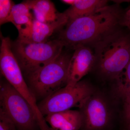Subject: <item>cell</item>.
Here are the masks:
<instances>
[{
  "instance_id": "cell-1",
  "label": "cell",
  "mask_w": 130,
  "mask_h": 130,
  "mask_svg": "<svg viewBox=\"0 0 130 130\" xmlns=\"http://www.w3.org/2000/svg\"><path fill=\"white\" fill-rule=\"evenodd\" d=\"M122 15L118 5H107L92 14L68 22L58 39L64 47L72 50L80 45L94 46L117 30Z\"/></svg>"
},
{
  "instance_id": "cell-2",
  "label": "cell",
  "mask_w": 130,
  "mask_h": 130,
  "mask_svg": "<svg viewBox=\"0 0 130 130\" xmlns=\"http://www.w3.org/2000/svg\"><path fill=\"white\" fill-rule=\"evenodd\" d=\"M95 64L103 76L116 79L130 61V36L117 30L95 45Z\"/></svg>"
},
{
  "instance_id": "cell-3",
  "label": "cell",
  "mask_w": 130,
  "mask_h": 130,
  "mask_svg": "<svg viewBox=\"0 0 130 130\" xmlns=\"http://www.w3.org/2000/svg\"><path fill=\"white\" fill-rule=\"evenodd\" d=\"M71 56L63 51L53 60L25 76L36 101L44 100L67 85Z\"/></svg>"
},
{
  "instance_id": "cell-4",
  "label": "cell",
  "mask_w": 130,
  "mask_h": 130,
  "mask_svg": "<svg viewBox=\"0 0 130 130\" xmlns=\"http://www.w3.org/2000/svg\"><path fill=\"white\" fill-rule=\"evenodd\" d=\"M0 105V110L11 120L18 130H34L38 125L41 129L44 127L29 103L7 80L1 81Z\"/></svg>"
},
{
  "instance_id": "cell-5",
  "label": "cell",
  "mask_w": 130,
  "mask_h": 130,
  "mask_svg": "<svg viewBox=\"0 0 130 130\" xmlns=\"http://www.w3.org/2000/svg\"><path fill=\"white\" fill-rule=\"evenodd\" d=\"M64 47L59 39L41 43L19 39L12 42V50L24 76L55 59L63 52Z\"/></svg>"
},
{
  "instance_id": "cell-6",
  "label": "cell",
  "mask_w": 130,
  "mask_h": 130,
  "mask_svg": "<svg viewBox=\"0 0 130 130\" xmlns=\"http://www.w3.org/2000/svg\"><path fill=\"white\" fill-rule=\"evenodd\" d=\"M94 93L90 84L82 80L73 86L66 85L42 100L37 104L38 108L42 116L70 110L78 107L83 100Z\"/></svg>"
},
{
  "instance_id": "cell-7",
  "label": "cell",
  "mask_w": 130,
  "mask_h": 130,
  "mask_svg": "<svg viewBox=\"0 0 130 130\" xmlns=\"http://www.w3.org/2000/svg\"><path fill=\"white\" fill-rule=\"evenodd\" d=\"M82 119L81 129L102 130L110 121V111L106 101L102 96L95 94L85 98L78 107Z\"/></svg>"
},
{
  "instance_id": "cell-8",
  "label": "cell",
  "mask_w": 130,
  "mask_h": 130,
  "mask_svg": "<svg viewBox=\"0 0 130 130\" xmlns=\"http://www.w3.org/2000/svg\"><path fill=\"white\" fill-rule=\"evenodd\" d=\"M0 70L2 75L17 91L24 96L28 95L30 89L18 60L12 48L8 37L1 35Z\"/></svg>"
},
{
  "instance_id": "cell-9",
  "label": "cell",
  "mask_w": 130,
  "mask_h": 130,
  "mask_svg": "<svg viewBox=\"0 0 130 130\" xmlns=\"http://www.w3.org/2000/svg\"><path fill=\"white\" fill-rule=\"evenodd\" d=\"M70 59L66 85L73 86L91 70L95 64V54L87 45L77 46Z\"/></svg>"
},
{
  "instance_id": "cell-10",
  "label": "cell",
  "mask_w": 130,
  "mask_h": 130,
  "mask_svg": "<svg viewBox=\"0 0 130 130\" xmlns=\"http://www.w3.org/2000/svg\"><path fill=\"white\" fill-rule=\"evenodd\" d=\"M68 23V19L64 13H61L59 18L54 22L43 23L34 19L29 29L19 35V40L35 43L44 42L56 30H62Z\"/></svg>"
},
{
  "instance_id": "cell-11",
  "label": "cell",
  "mask_w": 130,
  "mask_h": 130,
  "mask_svg": "<svg viewBox=\"0 0 130 130\" xmlns=\"http://www.w3.org/2000/svg\"><path fill=\"white\" fill-rule=\"evenodd\" d=\"M45 120L50 126V130H79L82 126L79 111L70 110L50 114Z\"/></svg>"
},
{
  "instance_id": "cell-12",
  "label": "cell",
  "mask_w": 130,
  "mask_h": 130,
  "mask_svg": "<svg viewBox=\"0 0 130 130\" xmlns=\"http://www.w3.org/2000/svg\"><path fill=\"white\" fill-rule=\"evenodd\" d=\"M34 18L42 23H50L57 20L60 15L53 3L49 0L25 1Z\"/></svg>"
},
{
  "instance_id": "cell-13",
  "label": "cell",
  "mask_w": 130,
  "mask_h": 130,
  "mask_svg": "<svg viewBox=\"0 0 130 130\" xmlns=\"http://www.w3.org/2000/svg\"><path fill=\"white\" fill-rule=\"evenodd\" d=\"M104 0H75L74 3L64 12L68 23L76 19L90 15L107 6Z\"/></svg>"
},
{
  "instance_id": "cell-14",
  "label": "cell",
  "mask_w": 130,
  "mask_h": 130,
  "mask_svg": "<svg viewBox=\"0 0 130 130\" xmlns=\"http://www.w3.org/2000/svg\"><path fill=\"white\" fill-rule=\"evenodd\" d=\"M34 19L30 8L24 1L13 6L8 22L14 25L18 30L19 35L30 27Z\"/></svg>"
},
{
  "instance_id": "cell-15",
  "label": "cell",
  "mask_w": 130,
  "mask_h": 130,
  "mask_svg": "<svg viewBox=\"0 0 130 130\" xmlns=\"http://www.w3.org/2000/svg\"><path fill=\"white\" fill-rule=\"evenodd\" d=\"M116 81V92L124 100L130 93V61Z\"/></svg>"
},
{
  "instance_id": "cell-16",
  "label": "cell",
  "mask_w": 130,
  "mask_h": 130,
  "mask_svg": "<svg viewBox=\"0 0 130 130\" xmlns=\"http://www.w3.org/2000/svg\"><path fill=\"white\" fill-rule=\"evenodd\" d=\"M14 4L11 0L0 1V24L8 23V19L11 15L12 9Z\"/></svg>"
},
{
  "instance_id": "cell-17",
  "label": "cell",
  "mask_w": 130,
  "mask_h": 130,
  "mask_svg": "<svg viewBox=\"0 0 130 130\" xmlns=\"http://www.w3.org/2000/svg\"><path fill=\"white\" fill-rule=\"evenodd\" d=\"M0 130H17L11 120L0 110Z\"/></svg>"
},
{
  "instance_id": "cell-18",
  "label": "cell",
  "mask_w": 130,
  "mask_h": 130,
  "mask_svg": "<svg viewBox=\"0 0 130 130\" xmlns=\"http://www.w3.org/2000/svg\"><path fill=\"white\" fill-rule=\"evenodd\" d=\"M124 117L127 124L130 123V93L123 100Z\"/></svg>"
},
{
  "instance_id": "cell-19",
  "label": "cell",
  "mask_w": 130,
  "mask_h": 130,
  "mask_svg": "<svg viewBox=\"0 0 130 130\" xmlns=\"http://www.w3.org/2000/svg\"><path fill=\"white\" fill-rule=\"evenodd\" d=\"M120 24L126 27L130 31V8L123 14Z\"/></svg>"
},
{
  "instance_id": "cell-20",
  "label": "cell",
  "mask_w": 130,
  "mask_h": 130,
  "mask_svg": "<svg viewBox=\"0 0 130 130\" xmlns=\"http://www.w3.org/2000/svg\"><path fill=\"white\" fill-rule=\"evenodd\" d=\"M61 1L65 4L70 5V6H71L74 4L75 0H63Z\"/></svg>"
},
{
  "instance_id": "cell-21",
  "label": "cell",
  "mask_w": 130,
  "mask_h": 130,
  "mask_svg": "<svg viewBox=\"0 0 130 130\" xmlns=\"http://www.w3.org/2000/svg\"><path fill=\"white\" fill-rule=\"evenodd\" d=\"M127 130H130V123L127 124Z\"/></svg>"
}]
</instances>
